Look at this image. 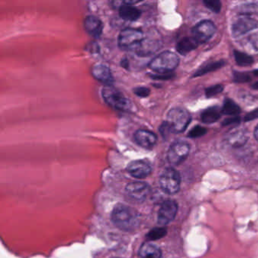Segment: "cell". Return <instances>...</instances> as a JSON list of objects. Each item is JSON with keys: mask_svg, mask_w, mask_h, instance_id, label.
Returning a JSON list of instances; mask_svg holds the SVG:
<instances>
[{"mask_svg": "<svg viewBox=\"0 0 258 258\" xmlns=\"http://www.w3.org/2000/svg\"><path fill=\"white\" fill-rule=\"evenodd\" d=\"M114 225L124 231H132L139 225V213L134 209L124 205L114 207L111 215Z\"/></svg>", "mask_w": 258, "mask_h": 258, "instance_id": "1", "label": "cell"}, {"mask_svg": "<svg viewBox=\"0 0 258 258\" xmlns=\"http://www.w3.org/2000/svg\"><path fill=\"white\" fill-rule=\"evenodd\" d=\"M179 63V57L175 53L165 51L155 57L150 61L149 67L157 74H171Z\"/></svg>", "mask_w": 258, "mask_h": 258, "instance_id": "2", "label": "cell"}, {"mask_svg": "<svg viewBox=\"0 0 258 258\" xmlns=\"http://www.w3.org/2000/svg\"><path fill=\"white\" fill-rule=\"evenodd\" d=\"M103 97L107 104L114 109L128 111L131 108V102L121 91L111 86L103 89Z\"/></svg>", "mask_w": 258, "mask_h": 258, "instance_id": "3", "label": "cell"}, {"mask_svg": "<svg viewBox=\"0 0 258 258\" xmlns=\"http://www.w3.org/2000/svg\"><path fill=\"white\" fill-rule=\"evenodd\" d=\"M191 121V115L187 110L183 108H173L167 116V124L171 132L180 133L183 132Z\"/></svg>", "mask_w": 258, "mask_h": 258, "instance_id": "4", "label": "cell"}, {"mask_svg": "<svg viewBox=\"0 0 258 258\" xmlns=\"http://www.w3.org/2000/svg\"><path fill=\"white\" fill-rule=\"evenodd\" d=\"M181 176L175 169L167 168L160 177L161 189L169 195H174L178 192L181 188Z\"/></svg>", "mask_w": 258, "mask_h": 258, "instance_id": "5", "label": "cell"}, {"mask_svg": "<svg viewBox=\"0 0 258 258\" xmlns=\"http://www.w3.org/2000/svg\"><path fill=\"white\" fill-rule=\"evenodd\" d=\"M143 38L142 30L134 28L124 29L120 33L118 45L123 50H132Z\"/></svg>", "mask_w": 258, "mask_h": 258, "instance_id": "6", "label": "cell"}, {"mask_svg": "<svg viewBox=\"0 0 258 258\" xmlns=\"http://www.w3.org/2000/svg\"><path fill=\"white\" fill-rule=\"evenodd\" d=\"M190 151L189 144L182 141L174 142L169 149L167 160L172 165H179L185 161Z\"/></svg>", "mask_w": 258, "mask_h": 258, "instance_id": "7", "label": "cell"}, {"mask_svg": "<svg viewBox=\"0 0 258 258\" xmlns=\"http://www.w3.org/2000/svg\"><path fill=\"white\" fill-rule=\"evenodd\" d=\"M216 26L210 21H202L192 29L193 38L199 43H206L213 37Z\"/></svg>", "mask_w": 258, "mask_h": 258, "instance_id": "8", "label": "cell"}, {"mask_svg": "<svg viewBox=\"0 0 258 258\" xmlns=\"http://www.w3.org/2000/svg\"><path fill=\"white\" fill-rule=\"evenodd\" d=\"M258 22L248 15H241L234 21L232 33L234 37H242L258 26Z\"/></svg>", "mask_w": 258, "mask_h": 258, "instance_id": "9", "label": "cell"}, {"mask_svg": "<svg viewBox=\"0 0 258 258\" xmlns=\"http://www.w3.org/2000/svg\"><path fill=\"white\" fill-rule=\"evenodd\" d=\"M161 47V41L158 39L146 37L143 38L137 45L135 46L132 51L135 52L141 57L153 55Z\"/></svg>", "mask_w": 258, "mask_h": 258, "instance_id": "10", "label": "cell"}, {"mask_svg": "<svg viewBox=\"0 0 258 258\" xmlns=\"http://www.w3.org/2000/svg\"><path fill=\"white\" fill-rule=\"evenodd\" d=\"M178 210V206L175 201L167 200L160 207L157 216L158 224L161 226L167 225L174 220Z\"/></svg>", "mask_w": 258, "mask_h": 258, "instance_id": "11", "label": "cell"}, {"mask_svg": "<svg viewBox=\"0 0 258 258\" xmlns=\"http://www.w3.org/2000/svg\"><path fill=\"white\" fill-rule=\"evenodd\" d=\"M126 191L132 199L143 202L150 194L151 188L146 182H132L127 185Z\"/></svg>", "mask_w": 258, "mask_h": 258, "instance_id": "12", "label": "cell"}, {"mask_svg": "<svg viewBox=\"0 0 258 258\" xmlns=\"http://www.w3.org/2000/svg\"><path fill=\"white\" fill-rule=\"evenodd\" d=\"M128 171L132 177L137 179H144L152 173V166L144 160H136L129 163L128 166Z\"/></svg>", "mask_w": 258, "mask_h": 258, "instance_id": "13", "label": "cell"}, {"mask_svg": "<svg viewBox=\"0 0 258 258\" xmlns=\"http://www.w3.org/2000/svg\"><path fill=\"white\" fill-rule=\"evenodd\" d=\"M91 74L95 79L101 82L106 86H112L114 83V77L111 70L103 64H96L93 65L91 68Z\"/></svg>", "mask_w": 258, "mask_h": 258, "instance_id": "14", "label": "cell"}, {"mask_svg": "<svg viewBox=\"0 0 258 258\" xmlns=\"http://www.w3.org/2000/svg\"><path fill=\"white\" fill-rule=\"evenodd\" d=\"M134 139L139 146L147 149H153L157 142V136L146 129H138L135 132Z\"/></svg>", "mask_w": 258, "mask_h": 258, "instance_id": "15", "label": "cell"}, {"mask_svg": "<svg viewBox=\"0 0 258 258\" xmlns=\"http://www.w3.org/2000/svg\"><path fill=\"white\" fill-rule=\"evenodd\" d=\"M84 27L86 31L94 38H100L103 33V22L93 15H89L85 19Z\"/></svg>", "mask_w": 258, "mask_h": 258, "instance_id": "16", "label": "cell"}, {"mask_svg": "<svg viewBox=\"0 0 258 258\" xmlns=\"http://www.w3.org/2000/svg\"><path fill=\"white\" fill-rule=\"evenodd\" d=\"M248 132L243 129H234L229 132L227 141L229 144L233 147H241L248 141Z\"/></svg>", "mask_w": 258, "mask_h": 258, "instance_id": "17", "label": "cell"}, {"mask_svg": "<svg viewBox=\"0 0 258 258\" xmlns=\"http://www.w3.org/2000/svg\"><path fill=\"white\" fill-rule=\"evenodd\" d=\"M141 11L133 5H127L123 2L119 8V15L124 20L135 22L140 18Z\"/></svg>", "mask_w": 258, "mask_h": 258, "instance_id": "18", "label": "cell"}, {"mask_svg": "<svg viewBox=\"0 0 258 258\" xmlns=\"http://www.w3.org/2000/svg\"><path fill=\"white\" fill-rule=\"evenodd\" d=\"M198 46L199 43L193 37H184L177 43V50L181 55H185L195 50Z\"/></svg>", "mask_w": 258, "mask_h": 258, "instance_id": "19", "label": "cell"}, {"mask_svg": "<svg viewBox=\"0 0 258 258\" xmlns=\"http://www.w3.org/2000/svg\"><path fill=\"white\" fill-rule=\"evenodd\" d=\"M140 258H161L162 254L158 247L153 244H144L142 245L139 252Z\"/></svg>", "mask_w": 258, "mask_h": 258, "instance_id": "20", "label": "cell"}, {"mask_svg": "<svg viewBox=\"0 0 258 258\" xmlns=\"http://www.w3.org/2000/svg\"><path fill=\"white\" fill-rule=\"evenodd\" d=\"M220 118V110L218 107H210L202 112V121L205 124H213Z\"/></svg>", "mask_w": 258, "mask_h": 258, "instance_id": "21", "label": "cell"}, {"mask_svg": "<svg viewBox=\"0 0 258 258\" xmlns=\"http://www.w3.org/2000/svg\"><path fill=\"white\" fill-rule=\"evenodd\" d=\"M225 61L223 60L217 61H211V62H207L206 65H202L196 72H195L194 77L202 76V75H206V74L210 73L212 71H217L219 68L225 65Z\"/></svg>", "mask_w": 258, "mask_h": 258, "instance_id": "22", "label": "cell"}, {"mask_svg": "<svg viewBox=\"0 0 258 258\" xmlns=\"http://www.w3.org/2000/svg\"><path fill=\"white\" fill-rule=\"evenodd\" d=\"M221 112L226 115H234L236 116L237 114L241 112L239 106L230 99H226L224 103V105L221 109Z\"/></svg>", "mask_w": 258, "mask_h": 258, "instance_id": "23", "label": "cell"}, {"mask_svg": "<svg viewBox=\"0 0 258 258\" xmlns=\"http://www.w3.org/2000/svg\"><path fill=\"white\" fill-rule=\"evenodd\" d=\"M234 56H235L236 63L240 66L245 67L253 64L254 59L251 55H247L246 53L242 52H234Z\"/></svg>", "mask_w": 258, "mask_h": 258, "instance_id": "24", "label": "cell"}, {"mask_svg": "<svg viewBox=\"0 0 258 258\" xmlns=\"http://www.w3.org/2000/svg\"><path fill=\"white\" fill-rule=\"evenodd\" d=\"M243 46L248 51L258 52V32L252 33L244 40Z\"/></svg>", "mask_w": 258, "mask_h": 258, "instance_id": "25", "label": "cell"}, {"mask_svg": "<svg viewBox=\"0 0 258 258\" xmlns=\"http://www.w3.org/2000/svg\"><path fill=\"white\" fill-rule=\"evenodd\" d=\"M167 234V230L164 228H155L151 230L147 235L149 240H157L163 238Z\"/></svg>", "mask_w": 258, "mask_h": 258, "instance_id": "26", "label": "cell"}, {"mask_svg": "<svg viewBox=\"0 0 258 258\" xmlns=\"http://www.w3.org/2000/svg\"><path fill=\"white\" fill-rule=\"evenodd\" d=\"M204 3L207 8H209L214 13H219L221 9V2L218 0H206Z\"/></svg>", "mask_w": 258, "mask_h": 258, "instance_id": "27", "label": "cell"}, {"mask_svg": "<svg viewBox=\"0 0 258 258\" xmlns=\"http://www.w3.org/2000/svg\"><path fill=\"white\" fill-rule=\"evenodd\" d=\"M252 78L250 75L245 72L235 71L233 74V80L235 83H247L250 81Z\"/></svg>", "mask_w": 258, "mask_h": 258, "instance_id": "28", "label": "cell"}, {"mask_svg": "<svg viewBox=\"0 0 258 258\" xmlns=\"http://www.w3.org/2000/svg\"><path fill=\"white\" fill-rule=\"evenodd\" d=\"M206 132H207V129L206 128H202L201 126H195L189 131L188 136L189 138L195 139V138H199L204 136V135L206 134Z\"/></svg>", "mask_w": 258, "mask_h": 258, "instance_id": "29", "label": "cell"}, {"mask_svg": "<svg viewBox=\"0 0 258 258\" xmlns=\"http://www.w3.org/2000/svg\"><path fill=\"white\" fill-rule=\"evenodd\" d=\"M224 89V86L221 84L214 85V86H210V87L206 89V96L208 98L213 97V96L222 93Z\"/></svg>", "mask_w": 258, "mask_h": 258, "instance_id": "30", "label": "cell"}, {"mask_svg": "<svg viewBox=\"0 0 258 258\" xmlns=\"http://www.w3.org/2000/svg\"><path fill=\"white\" fill-rule=\"evenodd\" d=\"M133 93L139 97L146 98L150 94V90L149 88L145 87V86H138V87L133 89Z\"/></svg>", "mask_w": 258, "mask_h": 258, "instance_id": "31", "label": "cell"}, {"mask_svg": "<svg viewBox=\"0 0 258 258\" xmlns=\"http://www.w3.org/2000/svg\"><path fill=\"white\" fill-rule=\"evenodd\" d=\"M150 77L155 79H169L172 78L174 75L172 74H156L151 75Z\"/></svg>", "mask_w": 258, "mask_h": 258, "instance_id": "32", "label": "cell"}, {"mask_svg": "<svg viewBox=\"0 0 258 258\" xmlns=\"http://www.w3.org/2000/svg\"><path fill=\"white\" fill-rule=\"evenodd\" d=\"M258 118V108L252 111V112L248 113L245 118V121L248 122V121H253V120Z\"/></svg>", "mask_w": 258, "mask_h": 258, "instance_id": "33", "label": "cell"}, {"mask_svg": "<svg viewBox=\"0 0 258 258\" xmlns=\"http://www.w3.org/2000/svg\"><path fill=\"white\" fill-rule=\"evenodd\" d=\"M240 121V118L238 117L235 116L233 118H228V119H225L223 121L222 125L223 126H228L230 124H235V123H238Z\"/></svg>", "mask_w": 258, "mask_h": 258, "instance_id": "34", "label": "cell"}, {"mask_svg": "<svg viewBox=\"0 0 258 258\" xmlns=\"http://www.w3.org/2000/svg\"><path fill=\"white\" fill-rule=\"evenodd\" d=\"M255 137L258 142V125L256 127L255 129Z\"/></svg>", "mask_w": 258, "mask_h": 258, "instance_id": "35", "label": "cell"}, {"mask_svg": "<svg viewBox=\"0 0 258 258\" xmlns=\"http://www.w3.org/2000/svg\"><path fill=\"white\" fill-rule=\"evenodd\" d=\"M252 88L255 89V90H258V82H256V83L252 86Z\"/></svg>", "mask_w": 258, "mask_h": 258, "instance_id": "36", "label": "cell"}, {"mask_svg": "<svg viewBox=\"0 0 258 258\" xmlns=\"http://www.w3.org/2000/svg\"><path fill=\"white\" fill-rule=\"evenodd\" d=\"M255 75H257V76H258V70H256V71H255Z\"/></svg>", "mask_w": 258, "mask_h": 258, "instance_id": "37", "label": "cell"}]
</instances>
